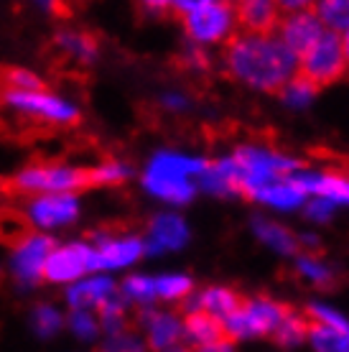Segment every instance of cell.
Masks as SVG:
<instances>
[{
    "mask_svg": "<svg viewBox=\"0 0 349 352\" xmlns=\"http://www.w3.org/2000/svg\"><path fill=\"white\" fill-rule=\"evenodd\" d=\"M194 352H235V350H232V342H214V344H201Z\"/></svg>",
    "mask_w": 349,
    "mask_h": 352,
    "instance_id": "obj_37",
    "label": "cell"
},
{
    "mask_svg": "<svg viewBox=\"0 0 349 352\" xmlns=\"http://www.w3.org/2000/svg\"><path fill=\"white\" fill-rule=\"evenodd\" d=\"M54 52L59 54L61 59L74 62L79 67L92 64L100 54V38L92 31H77V28H59L54 34Z\"/></svg>",
    "mask_w": 349,
    "mask_h": 352,
    "instance_id": "obj_13",
    "label": "cell"
},
{
    "mask_svg": "<svg viewBox=\"0 0 349 352\" xmlns=\"http://www.w3.org/2000/svg\"><path fill=\"white\" fill-rule=\"evenodd\" d=\"M28 220L36 228L54 230L61 225H71L79 217V199L77 194H44L34 197L28 204Z\"/></svg>",
    "mask_w": 349,
    "mask_h": 352,
    "instance_id": "obj_11",
    "label": "cell"
},
{
    "mask_svg": "<svg viewBox=\"0 0 349 352\" xmlns=\"http://www.w3.org/2000/svg\"><path fill=\"white\" fill-rule=\"evenodd\" d=\"M36 230L28 220L26 212H21L18 207L3 204L0 207V245L16 250L18 245H23Z\"/></svg>",
    "mask_w": 349,
    "mask_h": 352,
    "instance_id": "obj_19",
    "label": "cell"
},
{
    "mask_svg": "<svg viewBox=\"0 0 349 352\" xmlns=\"http://www.w3.org/2000/svg\"><path fill=\"white\" fill-rule=\"evenodd\" d=\"M0 192H3V179H0Z\"/></svg>",
    "mask_w": 349,
    "mask_h": 352,
    "instance_id": "obj_41",
    "label": "cell"
},
{
    "mask_svg": "<svg viewBox=\"0 0 349 352\" xmlns=\"http://www.w3.org/2000/svg\"><path fill=\"white\" fill-rule=\"evenodd\" d=\"M232 18H235L240 34L245 36H273L278 31L280 13L275 3L265 0H247V3H235L232 6Z\"/></svg>",
    "mask_w": 349,
    "mask_h": 352,
    "instance_id": "obj_12",
    "label": "cell"
},
{
    "mask_svg": "<svg viewBox=\"0 0 349 352\" xmlns=\"http://www.w3.org/2000/svg\"><path fill=\"white\" fill-rule=\"evenodd\" d=\"M189 240V228L179 214H156L148 225V243L146 253H161V250H179Z\"/></svg>",
    "mask_w": 349,
    "mask_h": 352,
    "instance_id": "obj_14",
    "label": "cell"
},
{
    "mask_svg": "<svg viewBox=\"0 0 349 352\" xmlns=\"http://www.w3.org/2000/svg\"><path fill=\"white\" fill-rule=\"evenodd\" d=\"M322 26L329 28V34L349 31V0H324L311 6Z\"/></svg>",
    "mask_w": 349,
    "mask_h": 352,
    "instance_id": "obj_23",
    "label": "cell"
},
{
    "mask_svg": "<svg viewBox=\"0 0 349 352\" xmlns=\"http://www.w3.org/2000/svg\"><path fill=\"white\" fill-rule=\"evenodd\" d=\"M0 100L23 118H31L41 125H56V128H69L82 120V113L71 105L69 100H64L52 92H18V89H3Z\"/></svg>",
    "mask_w": 349,
    "mask_h": 352,
    "instance_id": "obj_5",
    "label": "cell"
},
{
    "mask_svg": "<svg viewBox=\"0 0 349 352\" xmlns=\"http://www.w3.org/2000/svg\"><path fill=\"white\" fill-rule=\"evenodd\" d=\"M181 327H183V335L189 337L196 347H201V344H214V342H229L222 319L212 317V314L201 311V309L183 314Z\"/></svg>",
    "mask_w": 349,
    "mask_h": 352,
    "instance_id": "obj_17",
    "label": "cell"
},
{
    "mask_svg": "<svg viewBox=\"0 0 349 352\" xmlns=\"http://www.w3.org/2000/svg\"><path fill=\"white\" fill-rule=\"evenodd\" d=\"M181 64L189 67V69H210V59H207V54L201 52L199 46H189L181 56Z\"/></svg>",
    "mask_w": 349,
    "mask_h": 352,
    "instance_id": "obj_35",
    "label": "cell"
},
{
    "mask_svg": "<svg viewBox=\"0 0 349 352\" xmlns=\"http://www.w3.org/2000/svg\"><path fill=\"white\" fill-rule=\"evenodd\" d=\"M308 340H311L316 352H341V344H344L341 332L326 324H319V322H311V319H308Z\"/></svg>",
    "mask_w": 349,
    "mask_h": 352,
    "instance_id": "obj_29",
    "label": "cell"
},
{
    "mask_svg": "<svg viewBox=\"0 0 349 352\" xmlns=\"http://www.w3.org/2000/svg\"><path fill=\"white\" fill-rule=\"evenodd\" d=\"M164 352H192V350H186V347H179V344H176V347H168V350H164Z\"/></svg>",
    "mask_w": 349,
    "mask_h": 352,
    "instance_id": "obj_39",
    "label": "cell"
},
{
    "mask_svg": "<svg viewBox=\"0 0 349 352\" xmlns=\"http://www.w3.org/2000/svg\"><path fill=\"white\" fill-rule=\"evenodd\" d=\"M56 248V240L46 232H34L31 238L18 245L13 250L10 258V273H13V281L18 283L21 291L36 289L41 278H44V265L46 258L52 256V250Z\"/></svg>",
    "mask_w": 349,
    "mask_h": 352,
    "instance_id": "obj_9",
    "label": "cell"
},
{
    "mask_svg": "<svg viewBox=\"0 0 349 352\" xmlns=\"http://www.w3.org/2000/svg\"><path fill=\"white\" fill-rule=\"evenodd\" d=\"M280 44L286 46L293 56L298 59H304L306 54L314 49V44L326 34V28L322 26V21L316 18L314 8L308 6L306 10H298V13H291V16L280 18Z\"/></svg>",
    "mask_w": 349,
    "mask_h": 352,
    "instance_id": "obj_10",
    "label": "cell"
},
{
    "mask_svg": "<svg viewBox=\"0 0 349 352\" xmlns=\"http://www.w3.org/2000/svg\"><path fill=\"white\" fill-rule=\"evenodd\" d=\"M253 228H255V235H258L262 243H268V245L275 248V250L283 253V256H296L298 253L296 235L289 232L286 228H280V225L268 222V220H255Z\"/></svg>",
    "mask_w": 349,
    "mask_h": 352,
    "instance_id": "obj_22",
    "label": "cell"
},
{
    "mask_svg": "<svg viewBox=\"0 0 349 352\" xmlns=\"http://www.w3.org/2000/svg\"><path fill=\"white\" fill-rule=\"evenodd\" d=\"M146 253V243L135 235H115L105 240L102 245H97V256H100V271H115V268H125V265L135 263L140 256Z\"/></svg>",
    "mask_w": 349,
    "mask_h": 352,
    "instance_id": "obj_16",
    "label": "cell"
},
{
    "mask_svg": "<svg viewBox=\"0 0 349 352\" xmlns=\"http://www.w3.org/2000/svg\"><path fill=\"white\" fill-rule=\"evenodd\" d=\"M146 332H148V347L156 352H164L168 347H176V342L181 340L183 327L181 319L176 314H161L153 309L150 319L146 322Z\"/></svg>",
    "mask_w": 349,
    "mask_h": 352,
    "instance_id": "obj_18",
    "label": "cell"
},
{
    "mask_svg": "<svg viewBox=\"0 0 349 352\" xmlns=\"http://www.w3.org/2000/svg\"><path fill=\"white\" fill-rule=\"evenodd\" d=\"M225 64L237 80L271 95H278L298 69L296 56L275 36H229Z\"/></svg>",
    "mask_w": 349,
    "mask_h": 352,
    "instance_id": "obj_1",
    "label": "cell"
},
{
    "mask_svg": "<svg viewBox=\"0 0 349 352\" xmlns=\"http://www.w3.org/2000/svg\"><path fill=\"white\" fill-rule=\"evenodd\" d=\"M341 52H344V59H347V67H349V31H344V38H341Z\"/></svg>",
    "mask_w": 349,
    "mask_h": 352,
    "instance_id": "obj_38",
    "label": "cell"
},
{
    "mask_svg": "<svg viewBox=\"0 0 349 352\" xmlns=\"http://www.w3.org/2000/svg\"><path fill=\"white\" fill-rule=\"evenodd\" d=\"M207 164L210 161L161 151L150 159L148 168L143 171V186L158 199H166L171 204H186L196 194L194 176L204 174Z\"/></svg>",
    "mask_w": 349,
    "mask_h": 352,
    "instance_id": "obj_3",
    "label": "cell"
},
{
    "mask_svg": "<svg viewBox=\"0 0 349 352\" xmlns=\"http://www.w3.org/2000/svg\"><path fill=\"white\" fill-rule=\"evenodd\" d=\"M271 337L273 342L280 344V347H296V344L306 342V337H308V319L293 311L275 327V332Z\"/></svg>",
    "mask_w": 349,
    "mask_h": 352,
    "instance_id": "obj_24",
    "label": "cell"
},
{
    "mask_svg": "<svg viewBox=\"0 0 349 352\" xmlns=\"http://www.w3.org/2000/svg\"><path fill=\"white\" fill-rule=\"evenodd\" d=\"M306 319H311V322H319V324H326L341 332V335H347L349 332V322L341 314L332 311V309L326 307H319V304H311V307H306Z\"/></svg>",
    "mask_w": 349,
    "mask_h": 352,
    "instance_id": "obj_33",
    "label": "cell"
},
{
    "mask_svg": "<svg viewBox=\"0 0 349 352\" xmlns=\"http://www.w3.org/2000/svg\"><path fill=\"white\" fill-rule=\"evenodd\" d=\"M92 189L89 184V168L69 166L61 161H34L21 168L16 176L3 179L5 197H44V194H77Z\"/></svg>",
    "mask_w": 349,
    "mask_h": 352,
    "instance_id": "obj_2",
    "label": "cell"
},
{
    "mask_svg": "<svg viewBox=\"0 0 349 352\" xmlns=\"http://www.w3.org/2000/svg\"><path fill=\"white\" fill-rule=\"evenodd\" d=\"M100 352H146V344L133 329H128V332L107 337L105 342L100 344Z\"/></svg>",
    "mask_w": 349,
    "mask_h": 352,
    "instance_id": "obj_32",
    "label": "cell"
},
{
    "mask_svg": "<svg viewBox=\"0 0 349 352\" xmlns=\"http://www.w3.org/2000/svg\"><path fill=\"white\" fill-rule=\"evenodd\" d=\"M67 327H69L71 335L82 340V342H95L100 332H102L100 319L92 311H71L69 317H67Z\"/></svg>",
    "mask_w": 349,
    "mask_h": 352,
    "instance_id": "obj_28",
    "label": "cell"
},
{
    "mask_svg": "<svg viewBox=\"0 0 349 352\" xmlns=\"http://www.w3.org/2000/svg\"><path fill=\"white\" fill-rule=\"evenodd\" d=\"M131 176H133V168L128 164L110 159L105 164H100V166L89 168V184H92V189L95 186H117L122 182H128Z\"/></svg>",
    "mask_w": 349,
    "mask_h": 352,
    "instance_id": "obj_26",
    "label": "cell"
},
{
    "mask_svg": "<svg viewBox=\"0 0 349 352\" xmlns=\"http://www.w3.org/2000/svg\"><path fill=\"white\" fill-rule=\"evenodd\" d=\"M341 352H349V335H344V344H341Z\"/></svg>",
    "mask_w": 349,
    "mask_h": 352,
    "instance_id": "obj_40",
    "label": "cell"
},
{
    "mask_svg": "<svg viewBox=\"0 0 349 352\" xmlns=\"http://www.w3.org/2000/svg\"><path fill=\"white\" fill-rule=\"evenodd\" d=\"M332 210H334V204L326 202V199H319V197H316L311 204H306V214L314 217V220H326V217L332 214Z\"/></svg>",
    "mask_w": 349,
    "mask_h": 352,
    "instance_id": "obj_36",
    "label": "cell"
},
{
    "mask_svg": "<svg viewBox=\"0 0 349 352\" xmlns=\"http://www.w3.org/2000/svg\"><path fill=\"white\" fill-rule=\"evenodd\" d=\"M296 74H301L311 87L322 89L334 85L347 74V59L341 52V38L337 34H326L314 44V49L298 59Z\"/></svg>",
    "mask_w": 349,
    "mask_h": 352,
    "instance_id": "obj_6",
    "label": "cell"
},
{
    "mask_svg": "<svg viewBox=\"0 0 349 352\" xmlns=\"http://www.w3.org/2000/svg\"><path fill=\"white\" fill-rule=\"evenodd\" d=\"M304 197L306 194L298 192L289 179H275V182L255 186L253 194H250V199H260V202H268L273 207H280V210H293L304 202Z\"/></svg>",
    "mask_w": 349,
    "mask_h": 352,
    "instance_id": "obj_20",
    "label": "cell"
},
{
    "mask_svg": "<svg viewBox=\"0 0 349 352\" xmlns=\"http://www.w3.org/2000/svg\"><path fill=\"white\" fill-rule=\"evenodd\" d=\"M113 294H117V283L113 278L89 276V278H82L67 289V304L71 307V311H92L105 299H110Z\"/></svg>",
    "mask_w": 349,
    "mask_h": 352,
    "instance_id": "obj_15",
    "label": "cell"
},
{
    "mask_svg": "<svg viewBox=\"0 0 349 352\" xmlns=\"http://www.w3.org/2000/svg\"><path fill=\"white\" fill-rule=\"evenodd\" d=\"M298 271L304 273L306 278H311L319 289H332V273L326 271L319 261H314V258H301L298 261Z\"/></svg>",
    "mask_w": 349,
    "mask_h": 352,
    "instance_id": "obj_34",
    "label": "cell"
},
{
    "mask_svg": "<svg viewBox=\"0 0 349 352\" xmlns=\"http://www.w3.org/2000/svg\"><path fill=\"white\" fill-rule=\"evenodd\" d=\"M97 271H100L97 248H92L89 243H67V245H56L52 256L46 258L44 278L52 283H77Z\"/></svg>",
    "mask_w": 349,
    "mask_h": 352,
    "instance_id": "obj_7",
    "label": "cell"
},
{
    "mask_svg": "<svg viewBox=\"0 0 349 352\" xmlns=\"http://www.w3.org/2000/svg\"><path fill=\"white\" fill-rule=\"evenodd\" d=\"M0 92H3V89H0Z\"/></svg>",
    "mask_w": 349,
    "mask_h": 352,
    "instance_id": "obj_42",
    "label": "cell"
},
{
    "mask_svg": "<svg viewBox=\"0 0 349 352\" xmlns=\"http://www.w3.org/2000/svg\"><path fill=\"white\" fill-rule=\"evenodd\" d=\"M156 281V299L164 301H186L189 294L194 291V281L183 273H168V276H158Z\"/></svg>",
    "mask_w": 349,
    "mask_h": 352,
    "instance_id": "obj_25",
    "label": "cell"
},
{
    "mask_svg": "<svg viewBox=\"0 0 349 352\" xmlns=\"http://www.w3.org/2000/svg\"><path fill=\"white\" fill-rule=\"evenodd\" d=\"M122 301H135V304H150L156 301V281L148 276H128L117 289Z\"/></svg>",
    "mask_w": 349,
    "mask_h": 352,
    "instance_id": "obj_27",
    "label": "cell"
},
{
    "mask_svg": "<svg viewBox=\"0 0 349 352\" xmlns=\"http://www.w3.org/2000/svg\"><path fill=\"white\" fill-rule=\"evenodd\" d=\"M181 21L186 36L196 44H217L227 38L232 31V3H214V0H201V6L192 13L176 16Z\"/></svg>",
    "mask_w": 349,
    "mask_h": 352,
    "instance_id": "obj_8",
    "label": "cell"
},
{
    "mask_svg": "<svg viewBox=\"0 0 349 352\" xmlns=\"http://www.w3.org/2000/svg\"><path fill=\"white\" fill-rule=\"evenodd\" d=\"M316 197L326 202H349V179L344 174H322L316 184Z\"/></svg>",
    "mask_w": 349,
    "mask_h": 352,
    "instance_id": "obj_30",
    "label": "cell"
},
{
    "mask_svg": "<svg viewBox=\"0 0 349 352\" xmlns=\"http://www.w3.org/2000/svg\"><path fill=\"white\" fill-rule=\"evenodd\" d=\"M316 92H319V89L311 87V85H308V82H306L301 74H293V80H291L283 89H280L278 95L283 97L289 105L301 107V105H306V102H308V100H311Z\"/></svg>",
    "mask_w": 349,
    "mask_h": 352,
    "instance_id": "obj_31",
    "label": "cell"
},
{
    "mask_svg": "<svg viewBox=\"0 0 349 352\" xmlns=\"http://www.w3.org/2000/svg\"><path fill=\"white\" fill-rule=\"evenodd\" d=\"M28 324H31V329H34V335L38 340H49V337L59 335L61 327L67 324V317L54 304H36L31 309Z\"/></svg>",
    "mask_w": 349,
    "mask_h": 352,
    "instance_id": "obj_21",
    "label": "cell"
},
{
    "mask_svg": "<svg viewBox=\"0 0 349 352\" xmlns=\"http://www.w3.org/2000/svg\"><path fill=\"white\" fill-rule=\"evenodd\" d=\"M293 311L296 309L291 304H280V301L273 299H245L243 307L237 309L235 314L222 319V324H225L229 342L250 340V337H265L273 335L275 327Z\"/></svg>",
    "mask_w": 349,
    "mask_h": 352,
    "instance_id": "obj_4",
    "label": "cell"
}]
</instances>
